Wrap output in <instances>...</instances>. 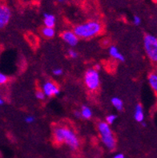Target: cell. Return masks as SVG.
<instances>
[{
  "mask_svg": "<svg viewBox=\"0 0 157 158\" xmlns=\"http://www.w3.org/2000/svg\"><path fill=\"white\" fill-rule=\"evenodd\" d=\"M53 74L56 76H62V75L64 74V71H63L62 68H55V69L53 70Z\"/></svg>",
  "mask_w": 157,
  "mask_h": 158,
  "instance_id": "obj_21",
  "label": "cell"
},
{
  "mask_svg": "<svg viewBox=\"0 0 157 158\" xmlns=\"http://www.w3.org/2000/svg\"><path fill=\"white\" fill-rule=\"evenodd\" d=\"M109 55L115 60L120 61V62H123L125 60V58L121 52H119L117 47L115 46H111L109 48Z\"/></svg>",
  "mask_w": 157,
  "mask_h": 158,
  "instance_id": "obj_10",
  "label": "cell"
},
{
  "mask_svg": "<svg viewBox=\"0 0 157 158\" xmlns=\"http://www.w3.org/2000/svg\"><path fill=\"white\" fill-rule=\"evenodd\" d=\"M84 84L88 90L95 92L100 86V76L99 71L90 68L84 74Z\"/></svg>",
  "mask_w": 157,
  "mask_h": 158,
  "instance_id": "obj_4",
  "label": "cell"
},
{
  "mask_svg": "<svg viewBox=\"0 0 157 158\" xmlns=\"http://www.w3.org/2000/svg\"><path fill=\"white\" fill-rule=\"evenodd\" d=\"M95 69H96V70H97V71L100 70V64H96V67H95Z\"/></svg>",
  "mask_w": 157,
  "mask_h": 158,
  "instance_id": "obj_26",
  "label": "cell"
},
{
  "mask_svg": "<svg viewBox=\"0 0 157 158\" xmlns=\"http://www.w3.org/2000/svg\"><path fill=\"white\" fill-rule=\"evenodd\" d=\"M116 119H117V116H116V115L110 114V115H108V116H106V121H105V122L107 123V124L111 125V124H114V122H115Z\"/></svg>",
  "mask_w": 157,
  "mask_h": 158,
  "instance_id": "obj_16",
  "label": "cell"
},
{
  "mask_svg": "<svg viewBox=\"0 0 157 158\" xmlns=\"http://www.w3.org/2000/svg\"><path fill=\"white\" fill-rule=\"evenodd\" d=\"M132 22H133V23L135 24V26H139L140 24H141V18L139 17V16L138 15H135L133 17V20H132Z\"/></svg>",
  "mask_w": 157,
  "mask_h": 158,
  "instance_id": "obj_19",
  "label": "cell"
},
{
  "mask_svg": "<svg viewBox=\"0 0 157 158\" xmlns=\"http://www.w3.org/2000/svg\"><path fill=\"white\" fill-rule=\"evenodd\" d=\"M35 97L38 100H43L45 99V97H46V96H45V94H44L43 91H37L35 93Z\"/></svg>",
  "mask_w": 157,
  "mask_h": 158,
  "instance_id": "obj_18",
  "label": "cell"
},
{
  "mask_svg": "<svg viewBox=\"0 0 157 158\" xmlns=\"http://www.w3.org/2000/svg\"><path fill=\"white\" fill-rule=\"evenodd\" d=\"M148 83L154 92L157 91V74L156 72H151L148 76Z\"/></svg>",
  "mask_w": 157,
  "mask_h": 158,
  "instance_id": "obj_13",
  "label": "cell"
},
{
  "mask_svg": "<svg viewBox=\"0 0 157 158\" xmlns=\"http://www.w3.org/2000/svg\"><path fill=\"white\" fill-rule=\"evenodd\" d=\"M134 118L139 123H142L143 121H144L145 115H144V111H143V108L141 104H139L135 106V111H134Z\"/></svg>",
  "mask_w": 157,
  "mask_h": 158,
  "instance_id": "obj_9",
  "label": "cell"
},
{
  "mask_svg": "<svg viewBox=\"0 0 157 158\" xmlns=\"http://www.w3.org/2000/svg\"><path fill=\"white\" fill-rule=\"evenodd\" d=\"M7 81H8L7 76L4 74V73L0 72V85H3V84H6Z\"/></svg>",
  "mask_w": 157,
  "mask_h": 158,
  "instance_id": "obj_17",
  "label": "cell"
},
{
  "mask_svg": "<svg viewBox=\"0 0 157 158\" xmlns=\"http://www.w3.org/2000/svg\"><path fill=\"white\" fill-rule=\"evenodd\" d=\"M11 18V10L6 5H0V29L9 23Z\"/></svg>",
  "mask_w": 157,
  "mask_h": 158,
  "instance_id": "obj_6",
  "label": "cell"
},
{
  "mask_svg": "<svg viewBox=\"0 0 157 158\" xmlns=\"http://www.w3.org/2000/svg\"><path fill=\"white\" fill-rule=\"evenodd\" d=\"M3 104H4V100L3 98H2V96H1V94H0V105H2Z\"/></svg>",
  "mask_w": 157,
  "mask_h": 158,
  "instance_id": "obj_25",
  "label": "cell"
},
{
  "mask_svg": "<svg viewBox=\"0 0 157 158\" xmlns=\"http://www.w3.org/2000/svg\"><path fill=\"white\" fill-rule=\"evenodd\" d=\"M80 113H81V118L85 119V120L91 119L92 117V115H93L92 109L88 106H87V105H84V106L82 107Z\"/></svg>",
  "mask_w": 157,
  "mask_h": 158,
  "instance_id": "obj_12",
  "label": "cell"
},
{
  "mask_svg": "<svg viewBox=\"0 0 157 158\" xmlns=\"http://www.w3.org/2000/svg\"><path fill=\"white\" fill-rule=\"evenodd\" d=\"M61 37L64 42L71 47H76L79 43V38L74 33V31H64L62 33Z\"/></svg>",
  "mask_w": 157,
  "mask_h": 158,
  "instance_id": "obj_8",
  "label": "cell"
},
{
  "mask_svg": "<svg viewBox=\"0 0 157 158\" xmlns=\"http://www.w3.org/2000/svg\"><path fill=\"white\" fill-rule=\"evenodd\" d=\"M68 55L72 59H76L78 57V53L77 52L74 50V49H70L68 51Z\"/></svg>",
  "mask_w": 157,
  "mask_h": 158,
  "instance_id": "obj_20",
  "label": "cell"
},
{
  "mask_svg": "<svg viewBox=\"0 0 157 158\" xmlns=\"http://www.w3.org/2000/svg\"><path fill=\"white\" fill-rule=\"evenodd\" d=\"M141 124H142V126H143V127L147 126V124H146V123L144 122V121H143V122H142Z\"/></svg>",
  "mask_w": 157,
  "mask_h": 158,
  "instance_id": "obj_28",
  "label": "cell"
},
{
  "mask_svg": "<svg viewBox=\"0 0 157 158\" xmlns=\"http://www.w3.org/2000/svg\"><path fill=\"white\" fill-rule=\"evenodd\" d=\"M98 131L104 146L108 150H114L116 147V140L109 124L106 122H100L98 124Z\"/></svg>",
  "mask_w": 157,
  "mask_h": 158,
  "instance_id": "obj_3",
  "label": "cell"
},
{
  "mask_svg": "<svg viewBox=\"0 0 157 158\" xmlns=\"http://www.w3.org/2000/svg\"><path fill=\"white\" fill-rule=\"evenodd\" d=\"M102 24L96 20L88 21L84 23L79 24L74 28V33L79 39H92L98 35L102 31Z\"/></svg>",
  "mask_w": 157,
  "mask_h": 158,
  "instance_id": "obj_2",
  "label": "cell"
},
{
  "mask_svg": "<svg viewBox=\"0 0 157 158\" xmlns=\"http://www.w3.org/2000/svg\"><path fill=\"white\" fill-rule=\"evenodd\" d=\"M143 46L148 58L153 61H157V39L151 34H146L143 37Z\"/></svg>",
  "mask_w": 157,
  "mask_h": 158,
  "instance_id": "obj_5",
  "label": "cell"
},
{
  "mask_svg": "<svg viewBox=\"0 0 157 158\" xmlns=\"http://www.w3.org/2000/svg\"><path fill=\"white\" fill-rule=\"evenodd\" d=\"M43 92L45 94V96L48 97H52V96H56L60 94V88H58L55 83L52 81H47L43 84Z\"/></svg>",
  "mask_w": 157,
  "mask_h": 158,
  "instance_id": "obj_7",
  "label": "cell"
},
{
  "mask_svg": "<svg viewBox=\"0 0 157 158\" xmlns=\"http://www.w3.org/2000/svg\"><path fill=\"white\" fill-rule=\"evenodd\" d=\"M24 121L27 124H32L35 121V117L33 116H27L24 118Z\"/></svg>",
  "mask_w": 157,
  "mask_h": 158,
  "instance_id": "obj_22",
  "label": "cell"
},
{
  "mask_svg": "<svg viewBox=\"0 0 157 158\" xmlns=\"http://www.w3.org/2000/svg\"><path fill=\"white\" fill-rule=\"evenodd\" d=\"M43 22L45 27H54L56 23V16L54 15L53 14H50V13H44Z\"/></svg>",
  "mask_w": 157,
  "mask_h": 158,
  "instance_id": "obj_11",
  "label": "cell"
},
{
  "mask_svg": "<svg viewBox=\"0 0 157 158\" xmlns=\"http://www.w3.org/2000/svg\"><path fill=\"white\" fill-rule=\"evenodd\" d=\"M111 104L114 106V108L118 111H122L123 108V100L119 97H113L111 99Z\"/></svg>",
  "mask_w": 157,
  "mask_h": 158,
  "instance_id": "obj_15",
  "label": "cell"
},
{
  "mask_svg": "<svg viewBox=\"0 0 157 158\" xmlns=\"http://www.w3.org/2000/svg\"><path fill=\"white\" fill-rule=\"evenodd\" d=\"M74 115L76 116V118H81V113H80V111H76L74 112Z\"/></svg>",
  "mask_w": 157,
  "mask_h": 158,
  "instance_id": "obj_23",
  "label": "cell"
},
{
  "mask_svg": "<svg viewBox=\"0 0 157 158\" xmlns=\"http://www.w3.org/2000/svg\"><path fill=\"white\" fill-rule=\"evenodd\" d=\"M42 34L46 38H53L56 35V31L54 27H44L42 29Z\"/></svg>",
  "mask_w": 157,
  "mask_h": 158,
  "instance_id": "obj_14",
  "label": "cell"
},
{
  "mask_svg": "<svg viewBox=\"0 0 157 158\" xmlns=\"http://www.w3.org/2000/svg\"><path fill=\"white\" fill-rule=\"evenodd\" d=\"M113 158H125V156L123 153H117L113 156Z\"/></svg>",
  "mask_w": 157,
  "mask_h": 158,
  "instance_id": "obj_24",
  "label": "cell"
},
{
  "mask_svg": "<svg viewBox=\"0 0 157 158\" xmlns=\"http://www.w3.org/2000/svg\"><path fill=\"white\" fill-rule=\"evenodd\" d=\"M54 139L59 144L64 143L72 150H77L80 148V139L73 130L67 127L58 126L54 128Z\"/></svg>",
  "mask_w": 157,
  "mask_h": 158,
  "instance_id": "obj_1",
  "label": "cell"
},
{
  "mask_svg": "<svg viewBox=\"0 0 157 158\" xmlns=\"http://www.w3.org/2000/svg\"><path fill=\"white\" fill-rule=\"evenodd\" d=\"M57 1H58V2H61V3H63V2H66L67 0H57Z\"/></svg>",
  "mask_w": 157,
  "mask_h": 158,
  "instance_id": "obj_27",
  "label": "cell"
}]
</instances>
